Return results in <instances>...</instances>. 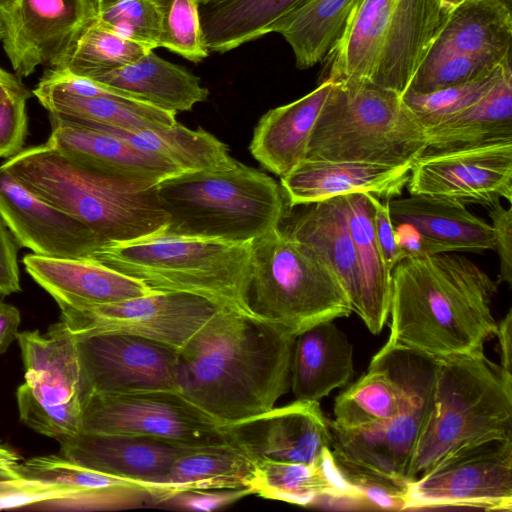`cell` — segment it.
Returning a JSON list of instances; mask_svg holds the SVG:
<instances>
[{"mask_svg": "<svg viewBox=\"0 0 512 512\" xmlns=\"http://www.w3.org/2000/svg\"><path fill=\"white\" fill-rule=\"evenodd\" d=\"M295 338L256 315L221 309L179 351L178 392L220 425L268 411L290 387Z\"/></svg>", "mask_w": 512, "mask_h": 512, "instance_id": "obj_1", "label": "cell"}, {"mask_svg": "<svg viewBox=\"0 0 512 512\" xmlns=\"http://www.w3.org/2000/svg\"><path fill=\"white\" fill-rule=\"evenodd\" d=\"M390 332L385 349L434 361L475 354L497 333L491 301L499 281L468 258L407 256L392 270Z\"/></svg>", "mask_w": 512, "mask_h": 512, "instance_id": "obj_2", "label": "cell"}, {"mask_svg": "<svg viewBox=\"0 0 512 512\" xmlns=\"http://www.w3.org/2000/svg\"><path fill=\"white\" fill-rule=\"evenodd\" d=\"M40 199L87 226L105 245L163 232L169 222L157 185L132 182L47 143L1 164Z\"/></svg>", "mask_w": 512, "mask_h": 512, "instance_id": "obj_3", "label": "cell"}, {"mask_svg": "<svg viewBox=\"0 0 512 512\" xmlns=\"http://www.w3.org/2000/svg\"><path fill=\"white\" fill-rule=\"evenodd\" d=\"M252 241L156 233L103 246L93 261L152 290L185 292L255 315L249 302Z\"/></svg>", "mask_w": 512, "mask_h": 512, "instance_id": "obj_4", "label": "cell"}, {"mask_svg": "<svg viewBox=\"0 0 512 512\" xmlns=\"http://www.w3.org/2000/svg\"><path fill=\"white\" fill-rule=\"evenodd\" d=\"M447 16L440 0H359L322 81H367L404 94Z\"/></svg>", "mask_w": 512, "mask_h": 512, "instance_id": "obj_5", "label": "cell"}, {"mask_svg": "<svg viewBox=\"0 0 512 512\" xmlns=\"http://www.w3.org/2000/svg\"><path fill=\"white\" fill-rule=\"evenodd\" d=\"M173 235L249 242L277 228L284 197L276 181L239 161L229 169L183 172L157 184Z\"/></svg>", "mask_w": 512, "mask_h": 512, "instance_id": "obj_6", "label": "cell"}, {"mask_svg": "<svg viewBox=\"0 0 512 512\" xmlns=\"http://www.w3.org/2000/svg\"><path fill=\"white\" fill-rule=\"evenodd\" d=\"M512 435V379L484 351L435 363L430 411L417 438L407 479L472 442Z\"/></svg>", "mask_w": 512, "mask_h": 512, "instance_id": "obj_7", "label": "cell"}, {"mask_svg": "<svg viewBox=\"0 0 512 512\" xmlns=\"http://www.w3.org/2000/svg\"><path fill=\"white\" fill-rule=\"evenodd\" d=\"M425 148V129L400 94L345 80L333 82L305 159L412 166Z\"/></svg>", "mask_w": 512, "mask_h": 512, "instance_id": "obj_8", "label": "cell"}, {"mask_svg": "<svg viewBox=\"0 0 512 512\" xmlns=\"http://www.w3.org/2000/svg\"><path fill=\"white\" fill-rule=\"evenodd\" d=\"M249 302L256 316L295 335L353 312L332 270L280 226L252 241Z\"/></svg>", "mask_w": 512, "mask_h": 512, "instance_id": "obj_9", "label": "cell"}, {"mask_svg": "<svg viewBox=\"0 0 512 512\" xmlns=\"http://www.w3.org/2000/svg\"><path fill=\"white\" fill-rule=\"evenodd\" d=\"M25 367L17 388L20 420L37 433L58 440L81 431L87 391L75 337L62 321L44 334L19 332L16 338Z\"/></svg>", "mask_w": 512, "mask_h": 512, "instance_id": "obj_10", "label": "cell"}, {"mask_svg": "<svg viewBox=\"0 0 512 512\" xmlns=\"http://www.w3.org/2000/svg\"><path fill=\"white\" fill-rule=\"evenodd\" d=\"M451 507L512 510V435L464 445L408 484L405 510Z\"/></svg>", "mask_w": 512, "mask_h": 512, "instance_id": "obj_11", "label": "cell"}, {"mask_svg": "<svg viewBox=\"0 0 512 512\" xmlns=\"http://www.w3.org/2000/svg\"><path fill=\"white\" fill-rule=\"evenodd\" d=\"M81 431L162 439L188 447L226 443L220 424L180 392L91 394Z\"/></svg>", "mask_w": 512, "mask_h": 512, "instance_id": "obj_12", "label": "cell"}, {"mask_svg": "<svg viewBox=\"0 0 512 512\" xmlns=\"http://www.w3.org/2000/svg\"><path fill=\"white\" fill-rule=\"evenodd\" d=\"M62 321L74 337L123 333L147 338L180 351L221 310L190 293L157 291L120 302L60 306Z\"/></svg>", "mask_w": 512, "mask_h": 512, "instance_id": "obj_13", "label": "cell"}, {"mask_svg": "<svg viewBox=\"0 0 512 512\" xmlns=\"http://www.w3.org/2000/svg\"><path fill=\"white\" fill-rule=\"evenodd\" d=\"M435 363L422 357L410 400L395 417L358 429L329 421L331 450L342 471L408 486V465L432 404Z\"/></svg>", "mask_w": 512, "mask_h": 512, "instance_id": "obj_14", "label": "cell"}, {"mask_svg": "<svg viewBox=\"0 0 512 512\" xmlns=\"http://www.w3.org/2000/svg\"><path fill=\"white\" fill-rule=\"evenodd\" d=\"M89 394L178 391L179 351L168 345L123 333L75 337Z\"/></svg>", "mask_w": 512, "mask_h": 512, "instance_id": "obj_15", "label": "cell"}, {"mask_svg": "<svg viewBox=\"0 0 512 512\" xmlns=\"http://www.w3.org/2000/svg\"><path fill=\"white\" fill-rule=\"evenodd\" d=\"M407 188L463 204L491 205L512 198V141L422 153L410 168Z\"/></svg>", "mask_w": 512, "mask_h": 512, "instance_id": "obj_16", "label": "cell"}, {"mask_svg": "<svg viewBox=\"0 0 512 512\" xmlns=\"http://www.w3.org/2000/svg\"><path fill=\"white\" fill-rule=\"evenodd\" d=\"M95 18L91 0H17L1 18L3 46L18 77L40 65L61 67Z\"/></svg>", "mask_w": 512, "mask_h": 512, "instance_id": "obj_17", "label": "cell"}, {"mask_svg": "<svg viewBox=\"0 0 512 512\" xmlns=\"http://www.w3.org/2000/svg\"><path fill=\"white\" fill-rule=\"evenodd\" d=\"M220 428L226 443L254 462L309 464L331 448L329 421L318 401L295 400Z\"/></svg>", "mask_w": 512, "mask_h": 512, "instance_id": "obj_18", "label": "cell"}, {"mask_svg": "<svg viewBox=\"0 0 512 512\" xmlns=\"http://www.w3.org/2000/svg\"><path fill=\"white\" fill-rule=\"evenodd\" d=\"M0 218L34 254L93 260L105 244L84 224L45 202L0 165Z\"/></svg>", "mask_w": 512, "mask_h": 512, "instance_id": "obj_19", "label": "cell"}, {"mask_svg": "<svg viewBox=\"0 0 512 512\" xmlns=\"http://www.w3.org/2000/svg\"><path fill=\"white\" fill-rule=\"evenodd\" d=\"M66 459L113 476L160 483L188 446L141 436L80 431L57 440Z\"/></svg>", "mask_w": 512, "mask_h": 512, "instance_id": "obj_20", "label": "cell"}, {"mask_svg": "<svg viewBox=\"0 0 512 512\" xmlns=\"http://www.w3.org/2000/svg\"><path fill=\"white\" fill-rule=\"evenodd\" d=\"M410 168L305 159L280 177V185L291 207L352 193H371L380 199L390 200L402 194L409 180Z\"/></svg>", "mask_w": 512, "mask_h": 512, "instance_id": "obj_21", "label": "cell"}, {"mask_svg": "<svg viewBox=\"0 0 512 512\" xmlns=\"http://www.w3.org/2000/svg\"><path fill=\"white\" fill-rule=\"evenodd\" d=\"M22 264L58 306L110 304L154 292L143 282L90 259L26 254Z\"/></svg>", "mask_w": 512, "mask_h": 512, "instance_id": "obj_22", "label": "cell"}, {"mask_svg": "<svg viewBox=\"0 0 512 512\" xmlns=\"http://www.w3.org/2000/svg\"><path fill=\"white\" fill-rule=\"evenodd\" d=\"M255 465L250 491L259 497L300 506L366 509L362 494L345 478L331 448L309 464L264 459Z\"/></svg>", "mask_w": 512, "mask_h": 512, "instance_id": "obj_23", "label": "cell"}, {"mask_svg": "<svg viewBox=\"0 0 512 512\" xmlns=\"http://www.w3.org/2000/svg\"><path fill=\"white\" fill-rule=\"evenodd\" d=\"M49 121L51 133L46 142L49 146L120 178L153 186L170 176L183 173L169 161L142 152L113 134L51 114Z\"/></svg>", "mask_w": 512, "mask_h": 512, "instance_id": "obj_24", "label": "cell"}, {"mask_svg": "<svg viewBox=\"0 0 512 512\" xmlns=\"http://www.w3.org/2000/svg\"><path fill=\"white\" fill-rule=\"evenodd\" d=\"M20 471L23 478L61 483L80 491L86 508L131 509L165 504L172 498L164 484L105 474L78 465L60 454L22 461Z\"/></svg>", "mask_w": 512, "mask_h": 512, "instance_id": "obj_25", "label": "cell"}, {"mask_svg": "<svg viewBox=\"0 0 512 512\" xmlns=\"http://www.w3.org/2000/svg\"><path fill=\"white\" fill-rule=\"evenodd\" d=\"M333 82L321 83L305 96L266 112L254 128L252 156L282 177L306 158L309 141Z\"/></svg>", "mask_w": 512, "mask_h": 512, "instance_id": "obj_26", "label": "cell"}, {"mask_svg": "<svg viewBox=\"0 0 512 512\" xmlns=\"http://www.w3.org/2000/svg\"><path fill=\"white\" fill-rule=\"evenodd\" d=\"M304 206L281 230L313 251L332 270L355 312L360 298V277L344 196Z\"/></svg>", "mask_w": 512, "mask_h": 512, "instance_id": "obj_27", "label": "cell"}, {"mask_svg": "<svg viewBox=\"0 0 512 512\" xmlns=\"http://www.w3.org/2000/svg\"><path fill=\"white\" fill-rule=\"evenodd\" d=\"M393 225L407 223L448 252L481 253L494 249L491 224L456 200L429 195L388 201Z\"/></svg>", "mask_w": 512, "mask_h": 512, "instance_id": "obj_28", "label": "cell"}, {"mask_svg": "<svg viewBox=\"0 0 512 512\" xmlns=\"http://www.w3.org/2000/svg\"><path fill=\"white\" fill-rule=\"evenodd\" d=\"M353 373V347L333 320L296 335L290 373L295 400L318 401L345 386Z\"/></svg>", "mask_w": 512, "mask_h": 512, "instance_id": "obj_29", "label": "cell"}, {"mask_svg": "<svg viewBox=\"0 0 512 512\" xmlns=\"http://www.w3.org/2000/svg\"><path fill=\"white\" fill-rule=\"evenodd\" d=\"M90 79L128 98L174 113L192 110L209 95L195 75L153 50L126 66Z\"/></svg>", "mask_w": 512, "mask_h": 512, "instance_id": "obj_30", "label": "cell"}, {"mask_svg": "<svg viewBox=\"0 0 512 512\" xmlns=\"http://www.w3.org/2000/svg\"><path fill=\"white\" fill-rule=\"evenodd\" d=\"M511 0H467L447 16L428 59L486 54L511 60Z\"/></svg>", "mask_w": 512, "mask_h": 512, "instance_id": "obj_31", "label": "cell"}, {"mask_svg": "<svg viewBox=\"0 0 512 512\" xmlns=\"http://www.w3.org/2000/svg\"><path fill=\"white\" fill-rule=\"evenodd\" d=\"M426 133L423 153L512 141V69L476 103Z\"/></svg>", "mask_w": 512, "mask_h": 512, "instance_id": "obj_32", "label": "cell"}, {"mask_svg": "<svg viewBox=\"0 0 512 512\" xmlns=\"http://www.w3.org/2000/svg\"><path fill=\"white\" fill-rule=\"evenodd\" d=\"M350 233L360 277V298L355 311L373 334L381 332L390 310L392 272L377 244L373 207L367 193L344 196Z\"/></svg>", "mask_w": 512, "mask_h": 512, "instance_id": "obj_33", "label": "cell"}, {"mask_svg": "<svg viewBox=\"0 0 512 512\" xmlns=\"http://www.w3.org/2000/svg\"><path fill=\"white\" fill-rule=\"evenodd\" d=\"M307 0H214L200 5L205 47L224 53L275 31Z\"/></svg>", "mask_w": 512, "mask_h": 512, "instance_id": "obj_34", "label": "cell"}, {"mask_svg": "<svg viewBox=\"0 0 512 512\" xmlns=\"http://www.w3.org/2000/svg\"><path fill=\"white\" fill-rule=\"evenodd\" d=\"M83 126L113 134L142 152L169 161L183 172L229 169L237 162L225 143L202 128L193 130L179 123L135 130Z\"/></svg>", "mask_w": 512, "mask_h": 512, "instance_id": "obj_35", "label": "cell"}, {"mask_svg": "<svg viewBox=\"0 0 512 512\" xmlns=\"http://www.w3.org/2000/svg\"><path fill=\"white\" fill-rule=\"evenodd\" d=\"M32 93L48 114L83 125L135 130L177 123L176 113L121 95L85 97L37 86Z\"/></svg>", "mask_w": 512, "mask_h": 512, "instance_id": "obj_36", "label": "cell"}, {"mask_svg": "<svg viewBox=\"0 0 512 512\" xmlns=\"http://www.w3.org/2000/svg\"><path fill=\"white\" fill-rule=\"evenodd\" d=\"M255 472V462L228 443L189 447L175 459L159 484L166 485L173 497L204 490L250 491Z\"/></svg>", "mask_w": 512, "mask_h": 512, "instance_id": "obj_37", "label": "cell"}, {"mask_svg": "<svg viewBox=\"0 0 512 512\" xmlns=\"http://www.w3.org/2000/svg\"><path fill=\"white\" fill-rule=\"evenodd\" d=\"M359 0H307L276 27L292 48L296 66L325 61L341 38Z\"/></svg>", "mask_w": 512, "mask_h": 512, "instance_id": "obj_38", "label": "cell"}, {"mask_svg": "<svg viewBox=\"0 0 512 512\" xmlns=\"http://www.w3.org/2000/svg\"><path fill=\"white\" fill-rule=\"evenodd\" d=\"M148 51L150 49L116 34L94 18L61 67L75 75L93 78L126 66Z\"/></svg>", "mask_w": 512, "mask_h": 512, "instance_id": "obj_39", "label": "cell"}, {"mask_svg": "<svg viewBox=\"0 0 512 512\" xmlns=\"http://www.w3.org/2000/svg\"><path fill=\"white\" fill-rule=\"evenodd\" d=\"M510 67L508 62L478 79L428 93L406 91L401 98L426 131L476 103Z\"/></svg>", "mask_w": 512, "mask_h": 512, "instance_id": "obj_40", "label": "cell"}, {"mask_svg": "<svg viewBox=\"0 0 512 512\" xmlns=\"http://www.w3.org/2000/svg\"><path fill=\"white\" fill-rule=\"evenodd\" d=\"M160 17L159 47L200 62L208 56L198 0H153Z\"/></svg>", "mask_w": 512, "mask_h": 512, "instance_id": "obj_41", "label": "cell"}, {"mask_svg": "<svg viewBox=\"0 0 512 512\" xmlns=\"http://www.w3.org/2000/svg\"><path fill=\"white\" fill-rule=\"evenodd\" d=\"M511 62L486 54H450L424 59L406 91L428 93L478 79Z\"/></svg>", "mask_w": 512, "mask_h": 512, "instance_id": "obj_42", "label": "cell"}, {"mask_svg": "<svg viewBox=\"0 0 512 512\" xmlns=\"http://www.w3.org/2000/svg\"><path fill=\"white\" fill-rule=\"evenodd\" d=\"M95 19L150 50L159 48L160 17L153 0H108L97 7Z\"/></svg>", "mask_w": 512, "mask_h": 512, "instance_id": "obj_43", "label": "cell"}, {"mask_svg": "<svg viewBox=\"0 0 512 512\" xmlns=\"http://www.w3.org/2000/svg\"><path fill=\"white\" fill-rule=\"evenodd\" d=\"M46 502H69L84 507L80 491L56 482L22 478L6 482L0 494V509Z\"/></svg>", "mask_w": 512, "mask_h": 512, "instance_id": "obj_44", "label": "cell"}, {"mask_svg": "<svg viewBox=\"0 0 512 512\" xmlns=\"http://www.w3.org/2000/svg\"><path fill=\"white\" fill-rule=\"evenodd\" d=\"M26 99L0 102V158L19 153L28 134Z\"/></svg>", "mask_w": 512, "mask_h": 512, "instance_id": "obj_45", "label": "cell"}, {"mask_svg": "<svg viewBox=\"0 0 512 512\" xmlns=\"http://www.w3.org/2000/svg\"><path fill=\"white\" fill-rule=\"evenodd\" d=\"M489 216L492 221L494 249L500 259L499 282L512 283V209L505 208L500 200L490 205Z\"/></svg>", "mask_w": 512, "mask_h": 512, "instance_id": "obj_46", "label": "cell"}, {"mask_svg": "<svg viewBox=\"0 0 512 512\" xmlns=\"http://www.w3.org/2000/svg\"><path fill=\"white\" fill-rule=\"evenodd\" d=\"M373 207V224L378 247L386 267L393 268L405 258L395 239V230L389 211V200L382 201L374 194L367 193Z\"/></svg>", "mask_w": 512, "mask_h": 512, "instance_id": "obj_47", "label": "cell"}, {"mask_svg": "<svg viewBox=\"0 0 512 512\" xmlns=\"http://www.w3.org/2000/svg\"><path fill=\"white\" fill-rule=\"evenodd\" d=\"M252 495L248 489L204 490L180 493L165 505L194 511H213L222 509L238 500Z\"/></svg>", "mask_w": 512, "mask_h": 512, "instance_id": "obj_48", "label": "cell"}, {"mask_svg": "<svg viewBox=\"0 0 512 512\" xmlns=\"http://www.w3.org/2000/svg\"><path fill=\"white\" fill-rule=\"evenodd\" d=\"M18 244L0 218V296L21 291Z\"/></svg>", "mask_w": 512, "mask_h": 512, "instance_id": "obj_49", "label": "cell"}, {"mask_svg": "<svg viewBox=\"0 0 512 512\" xmlns=\"http://www.w3.org/2000/svg\"><path fill=\"white\" fill-rule=\"evenodd\" d=\"M394 230L396 242L405 257H422L446 253L440 245L429 240L407 223L394 224Z\"/></svg>", "mask_w": 512, "mask_h": 512, "instance_id": "obj_50", "label": "cell"}, {"mask_svg": "<svg viewBox=\"0 0 512 512\" xmlns=\"http://www.w3.org/2000/svg\"><path fill=\"white\" fill-rule=\"evenodd\" d=\"M20 323L19 310L15 306L0 300V355L16 340Z\"/></svg>", "mask_w": 512, "mask_h": 512, "instance_id": "obj_51", "label": "cell"}, {"mask_svg": "<svg viewBox=\"0 0 512 512\" xmlns=\"http://www.w3.org/2000/svg\"><path fill=\"white\" fill-rule=\"evenodd\" d=\"M496 336L499 339L500 346V367L504 375L512 379L511 360H512V310L509 309L506 316L497 324Z\"/></svg>", "mask_w": 512, "mask_h": 512, "instance_id": "obj_52", "label": "cell"}, {"mask_svg": "<svg viewBox=\"0 0 512 512\" xmlns=\"http://www.w3.org/2000/svg\"><path fill=\"white\" fill-rule=\"evenodd\" d=\"M32 94L15 75L0 68V102L27 100Z\"/></svg>", "mask_w": 512, "mask_h": 512, "instance_id": "obj_53", "label": "cell"}, {"mask_svg": "<svg viewBox=\"0 0 512 512\" xmlns=\"http://www.w3.org/2000/svg\"><path fill=\"white\" fill-rule=\"evenodd\" d=\"M19 455L0 442V482H8L22 479Z\"/></svg>", "mask_w": 512, "mask_h": 512, "instance_id": "obj_54", "label": "cell"}, {"mask_svg": "<svg viewBox=\"0 0 512 512\" xmlns=\"http://www.w3.org/2000/svg\"><path fill=\"white\" fill-rule=\"evenodd\" d=\"M467 0H440L442 9L448 14Z\"/></svg>", "mask_w": 512, "mask_h": 512, "instance_id": "obj_55", "label": "cell"}, {"mask_svg": "<svg viewBox=\"0 0 512 512\" xmlns=\"http://www.w3.org/2000/svg\"><path fill=\"white\" fill-rule=\"evenodd\" d=\"M17 0H0V18L8 14Z\"/></svg>", "mask_w": 512, "mask_h": 512, "instance_id": "obj_56", "label": "cell"}, {"mask_svg": "<svg viewBox=\"0 0 512 512\" xmlns=\"http://www.w3.org/2000/svg\"><path fill=\"white\" fill-rule=\"evenodd\" d=\"M92 1V4H93V7H94V10L96 11L97 7L105 2V1H108V0H91Z\"/></svg>", "mask_w": 512, "mask_h": 512, "instance_id": "obj_57", "label": "cell"}, {"mask_svg": "<svg viewBox=\"0 0 512 512\" xmlns=\"http://www.w3.org/2000/svg\"><path fill=\"white\" fill-rule=\"evenodd\" d=\"M3 36H4V28H3V23L0 18V40L3 39Z\"/></svg>", "mask_w": 512, "mask_h": 512, "instance_id": "obj_58", "label": "cell"}, {"mask_svg": "<svg viewBox=\"0 0 512 512\" xmlns=\"http://www.w3.org/2000/svg\"><path fill=\"white\" fill-rule=\"evenodd\" d=\"M212 1H214V0H198L200 5L208 4V3L212 2Z\"/></svg>", "mask_w": 512, "mask_h": 512, "instance_id": "obj_59", "label": "cell"}]
</instances>
